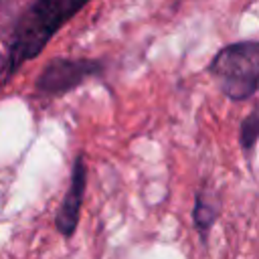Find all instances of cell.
<instances>
[{
    "label": "cell",
    "mask_w": 259,
    "mask_h": 259,
    "mask_svg": "<svg viewBox=\"0 0 259 259\" xmlns=\"http://www.w3.org/2000/svg\"><path fill=\"white\" fill-rule=\"evenodd\" d=\"M208 71L225 97L233 101L249 99L259 87V42L227 45L217 53Z\"/></svg>",
    "instance_id": "obj_1"
},
{
    "label": "cell",
    "mask_w": 259,
    "mask_h": 259,
    "mask_svg": "<svg viewBox=\"0 0 259 259\" xmlns=\"http://www.w3.org/2000/svg\"><path fill=\"white\" fill-rule=\"evenodd\" d=\"M89 0H40L22 24L16 42V61L34 57L53 32Z\"/></svg>",
    "instance_id": "obj_2"
},
{
    "label": "cell",
    "mask_w": 259,
    "mask_h": 259,
    "mask_svg": "<svg viewBox=\"0 0 259 259\" xmlns=\"http://www.w3.org/2000/svg\"><path fill=\"white\" fill-rule=\"evenodd\" d=\"M97 69L99 67L93 61H53L38 77V89L51 95L69 91L89 75H95Z\"/></svg>",
    "instance_id": "obj_3"
},
{
    "label": "cell",
    "mask_w": 259,
    "mask_h": 259,
    "mask_svg": "<svg viewBox=\"0 0 259 259\" xmlns=\"http://www.w3.org/2000/svg\"><path fill=\"white\" fill-rule=\"evenodd\" d=\"M85 184H87V168H85L83 158L79 156L73 164L69 188L63 196V202L55 217V225H57L59 233L65 237H71L77 229L79 210H81V202H83V194H85Z\"/></svg>",
    "instance_id": "obj_4"
},
{
    "label": "cell",
    "mask_w": 259,
    "mask_h": 259,
    "mask_svg": "<svg viewBox=\"0 0 259 259\" xmlns=\"http://www.w3.org/2000/svg\"><path fill=\"white\" fill-rule=\"evenodd\" d=\"M217 217H219V206L212 202V198L198 194L194 202V210H192V221H194V227L200 231V235H204L214 225Z\"/></svg>",
    "instance_id": "obj_5"
},
{
    "label": "cell",
    "mask_w": 259,
    "mask_h": 259,
    "mask_svg": "<svg viewBox=\"0 0 259 259\" xmlns=\"http://www.w3.org/2000/svg\"><path fill=\"white\" fill-rule=\"evenodd\" d=\"M239 140H241V146L245 150H251L255 146V142L259 140V113L257 111H253L251 115H247L243 119Z\"/></svg>",
    "instance_id": "obj_6"
},
{
    "label": "cell",
    "mask_w": 259,
    "mask_h": 259,
    "mask_svg": "<svg viewBox=\"0 0 259 259\" xmlns=\"http://www.w3.org/2000/svg\"><path fill=\"white\" fill-rule=\"evenodd\" d=\"M4 67H6V61H4V57L0 55V75H2V71H4Z\"/></svg>",
    "instance_id": "obj_7"
}]
</instances>
